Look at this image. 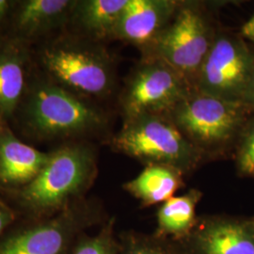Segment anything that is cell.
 Wrapping results in <instances>:
<instances>
[{"label":"cell","instance_id":"9","mask_svg":"<svg viewBox=\"0 0 254 254\" xmlns=\"http://www.w3.org/2000/svg\"><path fill=\"white\" fill-rule=\"evenodd\" d=\"M254 69V60L240 41L217 33L194 89L225 100L242 102Z\"/></svg>","mask_w":254,"mask_h":254},{"label":"cell","instance_id":"8","mask_svg":"<svg viewBox=\"0 0 254 254\" xmlns=\"http://www.w3.org/2000/svg\"><path fill=\"white\" fill-rule=\"evenodd\" d=\"M193 89L181 73L154 58H144L127 79L121 95L125 120L166 115Z\"/></svg>","mask_w":254,"mask_h":254},{"label":"cell","instance_id":"6","mask_svg":"<svg viewBox=\"0 0 254 254\" xmlns=\"http://www.w3.org/2000/svg\"><path fill=\"white\" fill-rule=\"evenodd\" d=\"M216 34L208 15L198 3L180 2L170 24L143 51L144 58L169 64L194 88Z\"/></svg>","mask_w":254,"mask_h":254},{"label":"cell","instance_id":"12","mask_svg":"<svg viewBox=\"0 0 254 254\" xmlns=\"http://www.w3.org/2000/svg\"><path fill=\"white\" fill-rule=\"evenodd\" d=\"M50 154L22 142L4 123L0 124V184L20 190L36 178Z\"/></svg>","mask_w":254,"mask_h":254},{"label":"cell","instance_id":"24","mask_svg":"<svg viewBox=\"0 0 254 254\" xmlns=\"http://www.w3.org/2000/svg\"><path fill=\"white\" fill-rule=\"evenodd\" d=\"M9 8V1L6 0H0V22L2 21V19L5 17V15L7 14Z\"/></svg>","mask_w":254,"mask_h":254},{"label":"cell","instance_id":"18","mask_svg":"<svg viewBox=\"0 0 254 254\" xmlns=\"http://www.w3.org/2000/svg\"><path fill=\"white\" fill-rule=\"evenodd\" d=\"M118 254H186L178 242L154 234L128 231L119 236Z\"/></svg>","mask_w":254,"mask_h":254},{"label":"cell","instance_id":"1","mask_svg":"<svg viewBox=\"0 0 254 254\" xmlns=\"http://www.w3.org/2000/svg\"><path fill=\"white\" fill-rule=\"evenodd\" d=\"M97 172L96 155L89 146H64L50 154L33 181L18 190L19 204L33 220L51 217L84 199Z\"/></svg>","mask_w":254,"mask_h":254},{"label":"cell","instance_id":"2","mask_svg":"<svg viewBox=\"0 0 254 254\" xmlns=\"http://www.w3.org/2000/svg\"><path fill=\"white\" fill-rule=\"evenodd\" d=\"M119 153L147 165L171 167L184 175L197 170L205 156L164 115L144 114L126 119L112 138Z\"/></svg>","mask_w":254,"mask_h":254},{"label":"cell","instance_id":"4","mask_svg":"<svg viewBox=\"0 0 254 254\" xmlns=\"http://www.w3.org/2000/svg\"><path fill=\"white\" fill-rule=\"evenodd\" d=\"M41 61L54 83L81 98L105 97L113 89V62L98 46L61 40L43 49Z\"/></svg>","mask_w":254,"mask_h":254},{"label":"cell","instance_id":"13","mask_svg":"<svg viewBox=\"0 0 254 254\" xmlns=\"http://www.w3.org/2000/svg\"><path fill=\"white\" fill-rule=\"evenodd\" d=\"M75 3L71 0L24 1L15 14V28L27 38L46 34L71 19Z\"/></svg>","mask_w":254,"mask_h":254},{"label":"cell","instance_id":"17","mask_svg":"<svg viewBox=\"0 0 254 254\" xmlns=\"http://www.w3.org/2000/svg\"><path fill=\"white\" fill-rule=\"evenodd\" d=\"M26 81V58L14 45L0 47V124L12 116L22 99Z\"/></svg>","mask_w":254,"mask_h":254},{"label":"cell","instance_id":"20","mask_svg":"<svg viewBox=\"0 0 254 254\" xmlns=\"http://www.w3.org/2000/svg\"><path fill=\"white\" fill-rule=\"evenodd\" d=\"M237 168L242 175L254 176V123L246 130L237 152Z\"/></svg>","mask_w":254,"mask_h":254},{"label":"cell","instance_id":"19","mask_svg":"<svg viewBox=\"0 0 254 254\" xmlns=\"http://www.w3.org/2000/svg\"><path fill=\"white\" fill-rule=\"evenodd\" d=\"M119 239L115 236V218L107 219L94 236L85 233L73 246L71 254H118Z\"/></svg>","mask_w":254,"mask_h":254},{"label":"cell","instance_id":"3","mask_svg":"<svg viewBox=\"0 0 254 254\" xmlns=\"http://www.w3.org/2000/svg\"><path fill=\"white\" fill-rule=\"evenodd\" d=\"M244 103L202 93L196 89L164 115L206 157L224 149L245 123Z\"/></svg>","mask_w":254,"mask_h":254},{"label":"cell","instance_id":"23","mask_svg":"<svg viewBox=\"0 0 254 254\" xmlns=\"http://www.w3.org/2000/svg\"><path fill=\"white\" fill-rule=\"evenodd\" d=\"M242 33L254 43V14L242 27Z\"/></svg>","mask_w":254,"mask_h":254},{"label":"cell","instance_id":"21","mask_svg":"<svg viewBox=\"0 0 254 254\" xmlns=\"http://www.w3.org/2000/svg\"><path fill=\"white\" fill-rule=\"evenodd\" d=\"M14 218L15 215L13 211L0 200V240L3 236V233L13 222Z\"/></svg>","mask_w":254,"mask_h":254},{"label":"cell","instance_id":"10","mask_svg":"<svg viewBox=\"0 0 254 254\" xmlns=\"http://www.w3.org/2000/svg\"><path fill=\"white\" fill-rule=\"evenodd\" d=\"M178 243L186 254H254V218L199 217L190 235Z\"/></svg>","mask_w":254,"mask_h":254},{"label":"cell","instance_id":"16","mask_svg":"<svg viewBox=\"0 0 254 254\" xmlns=\"http://www.w3.org/2000/svg\"><path fill=\"white\" fill-rule=\"evenodd\" d=\"M128 0L76 1L72 17L74 24L91 40L114 38L119 19Z\"/></svg>","mask_w":254,"mask_h":254},{"label":"cell","instance_id":"15","mask_svg":"<svg viewBox=\"0 0 254 254\" xmlns=\"http://www.w3.org/2000/svg\"><path fill=\"white\" fill-rule=\"evenodd\" d=\"M184 176L171 167L147 165L136 177L124 185V190L139 200L142 207L162 204L184 186Z\"/></svg>","mask_w":254,"mask_h":254},{"label":"cell","instance_id":"14","mask_svg":"<svg viewBox=\"0 0 254 254\" xmlns=\"http://www.w3.org/2000/svg\"><path fill=\"white\" fill-rule=\"evenodd\" d=\"M201 197L202 193L193 189L163 202L156 212L154 235L174 242L185 240L197 224L196 210Z\"/></svg>","mask_w":254,"mask_h":254},{"label":"cell","instance_id":"5","mask_svg":"<svg viewBox=\"0 0 254 254\" xmlns=\"http://www.w3.org/2000/svg\"><path fill=\"white\" fill-rule=\"evenodd\" d=\"M24 120L35 136L45 138L84 135L106 125L100 110L56 83L33 88L25 102Z\"/></svg>","mask_w":254,"mask_h":254},{"label":"cell","instance_id":"22","mask_svg":"<svg viewBox=\"0 0 254 254\" xmlns=\"http://www.w3.org/2000/svg\"><path fill=\"white\" fill-rule=\"evenodd\" d=\"M242 103H244L249 109L254 108V69L247 84Z\"/></svg>","mask_w":254,"mask_h":254},{"label":"cell","instance_id":"7","mask_svg":"<svg viewBox=\"0 0 254 254\" xmlns=\"http://www.w3.org/2000/svg\"><path fill=\"white\" fill-rule=\"evenodd\" d=\"M106 220L97 204L81 199L56 215L4 235L0 254H71L84 231Z\"/></svg>","mask_w":254,"mask_h":254},{"label":"cell","instance_id":"11","mask_svg":"<svg viewBox=\"0 0 254 254\" xmlns=\"http://www.w3.org/2000/svg\"><path fill=\"white\" fill-rule=\"evenodd\" d=\"M179 3L174 0H128L114 38L145 51L170 24Z\"/></svg>","mask_w":254,"mask_h":254}]
</instances>
